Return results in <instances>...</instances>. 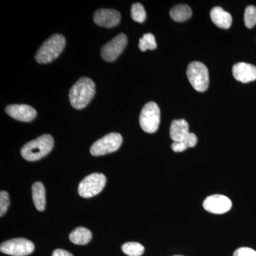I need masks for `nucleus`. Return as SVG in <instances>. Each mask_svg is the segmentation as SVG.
<instances>
[{
  "mask_svg": "<svg viewBox=\"0 0 256 256\" xmlns=\"http://www.w3.org/2000/svg\"><path fill=\"white\" fill-rule=\"evenodd\" d=\"M95 82L87 77H82L75 82L69 92L70 105L82 110L88 105L95 96Z\"/></svg>",
  "mask_w": 256,
  "mask_h": 256,
  "instance_id": "nucleus-1",
  "label": "nucleus"
},
{
  "mask_svg": "<svg viewBox=\"0 0 256 256\" xmlns=\"http://www.w3.org/2000/svg\"><path fill=\"white\" fill-rule=\"evenodd\" d=\"M53 146V138L50 134H45L25 144L22 148L21 154L28 161H37L46 156Z\"/></svg>",
  "mask_w": 256,
  "mask_h": 256,
  "instance_id": "nucleus-2",
  "label": "nucleus"
},
{
  "mask_svg": "<svg viewBox=\"0 0 256 256\" xmlns=\"http://www.w3.org/2000/svg\"><path fill=\"white\" fill-rule=\"evenodd\" d=\"M66 40L63 35L56 34L52 35L37 50L35 58L38 63L48 64L53 62L63 52Z\"/></svg>",
  "mask_w": 256,
  "mask_h": 256,
  "instance_id": "nucleus-3",
  "label": "nucleus"
},
{
  "mask_svg": "<svg viewBox=\"0 0 256 256\" xmlns=\"http://www.w3.org/2000/svg\"><path fill=\"white\" fill-rule=\"evenodd\" d=\"M186 74L190 84L198 92H204L210 85V74L206 66L202 62L188 64Z\"/></svg>",
  "mask_w": 256,
  "mask_h": 256,
  "instance_id": "nucleus-4",
  "label": "nucleus"
},
{
  "mask_svg": "<svg viewBox=\"0 0 256 256\" xmlns=\"http://www.w3.org/2000/svg\"><path fill=\"white\" fill-rule=\"evenodd\" d=\"M106 178L102 173H92L79 184V195L84 198H92L100 194L105 188Z\"/></svg>",
  "mask_w": 256,
  "mask_h": 256,
  "instance_id": "nucleus-5",
  "label": "nucleus"
},
{
  "mask_svg": "<svg viewBox=\"0 0 256 256\" xmlns=\"http://www.w3.org/2000/svg\"><path fill=\"white\" fill-rule=\"evenodd\" d=\"M160 124L159 106L154 102H149L144 105L140 116V124L144 132L154 133L158 130Z\"/></svg>",
  "mask_w": 256,
  "mask_h": 256,
  "instance_id": "nucleus-6",
  "label": "nucleus"
},
{
  "mask_svg": "<svg viewBox=\"0 0 256 256\" xmlns=\"http://www.w3.org/2000/svg\"><path fill=\"white\" fill-rule=\"evenodd\" d=\"M122 143V138L120 134L109 133L92 144L90 150V154L97 156L114 152L120 148Z\"/></svg>",
  "mask_w": 256,
  "mask_h": 256,
  "instance_id": "nucleus-7",
  "label": "nucleus"
},
{
  "mask_svg": "<svg viewBox=\"0 0 256 256\" xmlns=\"http://www.w3.org/2000/svg\"><path fill=\"white\" fill-rule=\"evenodd\" d=\"M34 244L26 238L11 239L3 242L0 246V250L3 254L12 256L30 255L34 250Z\"/></svg>",
  "mask_w": 256,
  "mask_h": 256,
  "instance_id": "nucleus-8",
  "label": "nucleus"
},
{
  "mask_svg": "<svg viewBox=\"0 0 256 256\" xmlns=\"http://www.w3.org/2000/svg\"><path fill=\"white\" fill-rule=\"evenodd\" d=\"M127 44V36L124 34H120L102 47L101 56L106 62H114L124 52Z\"/></svg>",
  "mask_w": 256,
  "mask_h": 256,
  "instance_id": "nucleus-9",
  "label": "nucleus"
},
{
  "mask_svg": "<svg viewBox=\"0 0 256 256\" xmlns=\"http://www.w3.org/2000/svg\"><path fill=\"white\" fill-rule=\"evenodd\" d=\"M204 210L214 214H222L230 210L232 202L228 197L220 194L207 197L203 203Z\"/></svg>",
  "mask_w": 256,
  "mask_h": 256,
  "instance_id": "nucleus-10",
  "label": "nucleus"
},
{
  "mask_svg": "<svg viewBox=\"0 0 256 256\" xmlns=\"http://www.w3.org/2000/svg\"><path fill=\"white\" fill-rule=\"evenodd\" d=\"M121 15L117 10L100 9L94 13V22L106 28H114L119 24Z\"/></svg>",
  "mask_w": 256,
  "mask_h": 256,
  "instance_id": "nucleus-11",
  "label": "nucleus"
},
{
  "mask_svg": "<svg viewBox=\"0 0 256 256\" xmlns=\"http://www.w3.org/2000/svg\"><path fill=\"white\" fill-rule=\"evenodd\" d=\"M5 111L10 117L22 122H31L36 116V110L24 104L6 106Z\"/></svg>",
  "mask_w": 256,
  "mask_h": 256,
  "instance_id": "nucleus-12",
  "label": "nucleus"
},
{
  "mask_svg": "<svg viewBox=\"0 0 256 256\" xmlns=\"http://www.w3.org/2000/svg\"><path fill=\"white\" fill-rule=\"evenodd\" d=\"M232 73L235 79L244 84L256 80V66L252 64L244 62L235 64L232 68Z\"/></svg>",
  "mask_w": 256,
  "mask_h": 256,
  "instance_id": "nucleus-13",
  "label": "nucleus"
},
{
  "mask_svg": "<svg viewBox=\"0 0 256 256\" xmlns=\"http://www.w3.org/2000/svg\"><path fill=\"white\" fill-rule=\"evenodd\" d=\"M190 134L188 124L184 119L175 120L170 126V136L173 142H181Z\"/></svg>",
  "mask_w": 256,
  "mask_h": 256,
  "instance_id": "nucleus-14",
  "label": "nucleus"
},
{
  "mask_svg": "<svg viewBox=\"0 0 256 256\" xmlns=\"http://www.w3.org/2000/svg\"><path fill=\"white\" fill-rule=\"evenodd\" d=\"M210 16L212 22L218 28L227 30L232 26V15L220 6L214 8L210 11Z\"/></svg>",
  "mask_w": 256,
  "mask_h": 256,
  "instance_id": "nucleus-15",
  "label": "nucleus"
},
{
  "mask_svg": "<svg viewBox=\"0 0 256 256\" xmlns=\"http://www.w3.org/2000/svg\"><path fill=\"white\" fill-rule=\"evenodd\" d=\"M32 198L37 210L43 212L46 207V191L44 186L40 182L32 185Z\"/></svg>",
  "mask_w": 256,
  "mask_h": 256,
  "instance_id": "nucleus-16",
  "label": "nucleus"
},
{
  "mask_svg": "<svg viewBox=\"0 0 256 256\" xmlns=\"http://www.w3.org/2000/svg\"><path fill=\"white\" fill-rule=\"evenodd\" d=\"M69 238L70 242L76 245H86L92 240V233L85 227H78L70 234Z\"/></svg>",
  "mask_w": 256,
  "mask_h": 256,
  "instance_id": "nucleus-17",
  "label": "nucleus"
},
{
  "mask_svg": "<svg viewBox=\"0 0 256 256\" xmlns=\"http://www.w3.org/2000/svg\"><path fill=\"white\" fill-rule=\"evenodd\" d=\"M170 16L176 22H183L191 18V8L186 4H178L170 10Z\"/></svg>",
  "mask_w": 256,
  "mask_h": 256,
  "instance_id": "nucleus-18",
  "label": "nucleus"
},
{
  "mask_svg": "<svg viewBox=\"0 0 256 256\" xmlns=\"http://www.w3.org/2000/svg\"><path fill=\"white\" fill-rule=\"evenodd\" d=\"M198 139L194 133L190 132L184 140L181 142H173L172 144V149L175 152H182L186 150L188 148H194L196 146Z\"/></svg>",
  "mask_w": 256,
  "mask_h": 256,
  "instance_id": "nucleus-19",
  "label": "nucleus"
},
{
  "mask_svg": "<svg viewBox=\"0 0 256 256\" xmlns=\"http://www.w3.org/2000/svg\"><path fill=\"white\" fill-rule=\"evenodd\" d=\"M122 252L129 256H141L144 254V247L137 242H128L122 246Z\"/></svg>",
  "mask_w": 256,
  "mask_h": 256,
  "instance_id": "nucleus-20",
  "label": "nucleus"
},
{
  "mask_svg": "<svg viewBox=\"0 0 256 256\" xmlns=\"http://www.w3.org/2000/svg\"><path fill=\"white\" fill-rule=\"evenodd\" d=\"M156 46L158 45H156V38L152 34H146L140 40L139 48L142 52H146V50H154L156 48Z\"/></svg>",
  "mask_w": 256,
  "mask_h": 256,
  "instance_id": "nucleus-21",
  "label": "nucleus"
},
{
  "mask_svg": "<svg viewBox=\"0 0 256 256\" xmlns=\"http://www.w3.org/2000/svg\"><path fill=\"white\" fill-rule=\"evenodd\" d=\"M131 16L134 21L139 23H143L146 20V12L143 5L140 3L132 4L131 8Z\"/></svg>",
  "mask_w": 256,
  "mask_h": 256,
  "instance_id": "nucleus-22",
  "label": "nucleus"
},
{
  "mask_svg": "<svg viewBox=\"0 0 256 256\" xmlns=\"http://www.w3.org/2000/svg\"><path fill=\"white\" fill-rule=\"evenodd\" d=\"M244 23L248 28H254L256 24V8L254 5L247 6L244 13Z\"/></svg>",
  "mask_w": 256,
  "mask_h": 256,
  "instance_id": "nucleus-23",
  "label": "nucleus"
},
{
  "mask_svg": "<svg viewBox=\"0 0 256 256\" xmlns=\"http://www.w3.org/2000/svg\"><path fill=\"white\" fill-rule=\"evenodd\" d=\"M9 206V194L6 192L2 191L0 192V216H3L6 214Z\"/></svg>",
  "mask_w": 256,
  "mask_h": 256,
  "instance_id": "nucleus-24",
  "label": "nucleus"
},
{
  "mask_svg": "<svg viewBox=\"0 0 256 256\" xmlns=\"http://www.w3.org/2000/svg\"><path fill=\"white\" fill-rule=\"evenodd\" d=\"M234 256H256V252L250 248L242 247L234 252Z\"/></svg>",
  "mask_w": 256,
  "mask_h": 256,
  "instance_id": "nucleus-25",
  "label": "nucleus"
},
{
  "mask_svg": "<svg viewBox=\"0 0 256 256\" xmlns=\"http://www.w3.org/2000/svg\"><path fill=\"white\" fill-rule=\"evenodd\" d=\"M52 256H74L70 252L63 249H56L53 252Z\"/></svg>",
  "mask_w": 256,
  "mask_h": 256,
  "instance_id": "nucleus-26",
  "label": "nucleus"
},
{
  "mask_svg": "<svg viewBox=\"0 0 256 256\" xmlns=\"http://www.w3.org/2000/svg\"></svg>",
  "mask_w": 256,
  "mask_h": 256,
  "instance_id": "nucleus-27",
  "label": "nucleus"
}]
</instances>
